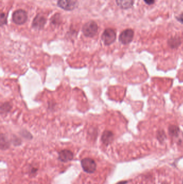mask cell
Returning a JSON list of instances; mask_svg holds the SVG:
<instances>
[{"label":"cell","instance_id":"obj_1","mask_svg":"<svg viewBox=\"0 0 183 184\" xmlns=\"http://www.w3.org/2000/svg\"><path fill=\"white\" fill-rule=\"evenodd\" d=\"M82 31L84 36L88 37L95 36L98 31V25L94 21H89L84 25Z\"/></svg>","mask_w":183,"mask_h":184},{"label":"cell","instance_id":"obj_2","mask_svg":"<svg viewBox=\"0 0 183 184\" xmlns=\"http://www.w3.org/2000/svg\"><path fill=\"white\" fill-rule=\"evenodd\" d=\"M116 39V33L113 29L109 28L105 30L102 35V41L106 45H110L114 42Z\"/></svg>","mask_w":183,"mask_h":184},{"label":"cell","instance_id":"obj_3","mask_svg":"<svg viewBox=\"0 0 183 184\" xmlns=\"http://www.w3.org/2000/svg\"><path fill=\"white\" fill-rule=\"evenodd\" d=\"M81 166L83 170L88 173H93L95 172L97 165L93 159L86 158L81 161Z\"/></svg>","mask_w":183,"mask_h":184},{"label":"cell","instance_id":"obj_4","mask_svg":"<svg viewBox=\"0 0 183 184\" xmlns=\"http://www.w3.org/2000/svg\"><path fill=\"white\" fill-rule=\"evenodd\" d=\"M27 20V13L25 10L22 9H18L12 14V20L16 24H23L26 22Z\"/></svg>","mask_w":183,"mask_h":184},{"label":"cell","instance_id":"obj_5","mask_svg":"<svg viewBox=\"0 0 183 184\" xmlns=\"http://www.w3.org/2000/svg\"><path fill=\"white\" fill-rule=\"evenodd\" d=\"M58 5L65 10L70 11L77 7V1L76 0H59Z\"/></svg>","mask_w":183,"mask_h":184},{"label":"cell","instance_id":"obj_6","mask_svg":"<svg viewBox=\"0 0 183 184\" xmlns=\"http://www.w3.org/2000/svg\"><path fill=\"white\" fill-rule=\"evenodd\" d=\"M134 37V31L132 29L125 30L119 36V41L123 44H128L131 43Z\"/></svg>","mask_w":183,"mask_h":184},{"label":"cell","instance_id":"obj_7","mask_svg":"<svg viewBox=\"0 0 183 184\" xmlns=\"http://www.w3.org/2000/svg\"><path fill=\"white\" fill-rule=\"evenodd\" d=\"M74 158V155L71 151L68 150H61L59 152V160L63 163H67L72 161Z\"/></svg>","mask_w":183,"mask_h":184},{"label":"cell","instance_id":"obj_8","mask_svg":"<svg viewBox=\"0 0 183 184\" xmlns=\"http://www.w3.org/2000/svg\"><path fill=\"white\" fill-rule=\"evenodd\" d=\"M45 23L46 18L44 16L38 15L34 18L33 23H32V25H33V27L34 28L40 29H42L44 27Z\"/></svg>","mask_w":183,"mask_h":184},{"label":"cell","instance_id":"obj_9","mask_svg":"<svg viewBox=\"0 0 183 184\" xmlns=\"http://www.w3.org/2000/svg\"><path fill=\"white\" fill-rule=\"evenodd\" d=\"M114 134L113 132L110 130H105L103 133L102 136V141L105 145H109V144L113 141Z\"/></svg>","mask_w":183,"mask_h":184},{"label":"cell","instance_id":"obj_10","mask_svg":"<svg viewBox=\"0 0 183 184\" xmlns=\"http://www.w3.org/2000/svg\"><path fill=\"white\" fill-rule=\"evenodd\" d=\"M134 0H116L118 5L122 9H129L133 5Z\"/></svg>","mask_w":183,"mask_h":184},{"label":"cell","instance_id":"obj_11","mask_svg":"<svg viewBox=\"0 0 183 184\" xmlns=\"http://www.w3.org/2000/svg\"><path fill=\"white\" fill-rule=\"evenodd\" d=\"M169 133L172 136H176L178 134L179 128L175 125H171L169 128Z\"/></svg>","mask_w":183,"mask_h":184},{"label":"cell","instance_id":"obj_12","mask_svg":"<svg viewBox=\"0 0 183 184\" xmlns=\"http://www.w3.org/2000/svg\"><path fill=\"white\" fill-rule=\"evenodd\" d=\"M180 43L181 42L179 39L173 38L169 41V45L172 48H177Z\"/></svg>","mask_w":183,"mask_h":184},{"label":"cell","instance_id":"obj_13","mask_svg":"<svg viewBox=\"0 0 183 184\" xmlns=\"http://www.w3.org/2000/svg\"><path fill=\"white\" fill-rule=\"evenodd\" d=\"M1 25L2 26L3 24H5L7 22V16L4 13H1Z\"/></svg>","mask_w":183,"mask_h":184},{"label":"cell","instance_id":"obj_14","mask_svg":"<svg viewBox=\"0 0 183 184\" xmlns=\"http://www.w3.org/2000/svg\"><path fill=\"white\" fill-rule=\"evenodd\" d=\"M145 2L148 5H152L155 2V0H144Z\"/></svg>","mask_w":183,"mask_h":184},{"label":"cell","instance_id":"obj_15","mask_svg":"<svg viewBox=\"0 0 183 184\" xmlns=\"http://www.w3.org/2000/svg\"><path fill=\"white\" fill-rule=\"evenodd\" d=\"M178 20L180 22H181V23H183V14L181 15V16L179 17L178 18Z\"/></svg>","mask_w":183,"mask_h":184},{"label":"cell","instance_id":"obj_16","mask_svg":"<svg viewBox=\"0 0 183 184\" xmlns=\"http://www.w3.org/2000/svg\"><path fill=\"white\" fill-rule=\"evenodd\" d=\"M126 182H119V183H118L117 184H125Z\"/></svg>","mask_w":183,"mask_h":184},{"label":"cell","instance_id":"obj_17","mask_svg":"<svg viewBox=\"0 0 183 184\" xmlns=\"http://www.w3.org/2000/svg\"><path fill=\"white\" fill-rule=\"evenodd\" d=\"M167 184V182H164V183H163V184Z\"/></svg>","mask_w":183,"mask_h":184},{"label":"cell","instance_id":"obj_18","mask_svg":"<svg viewBox=\"0 0 183 184\" xmlns=\"http://www.w3.org/2000/svg\"></svg>","mask_w":183,"mask_h":184}]
</instances>
